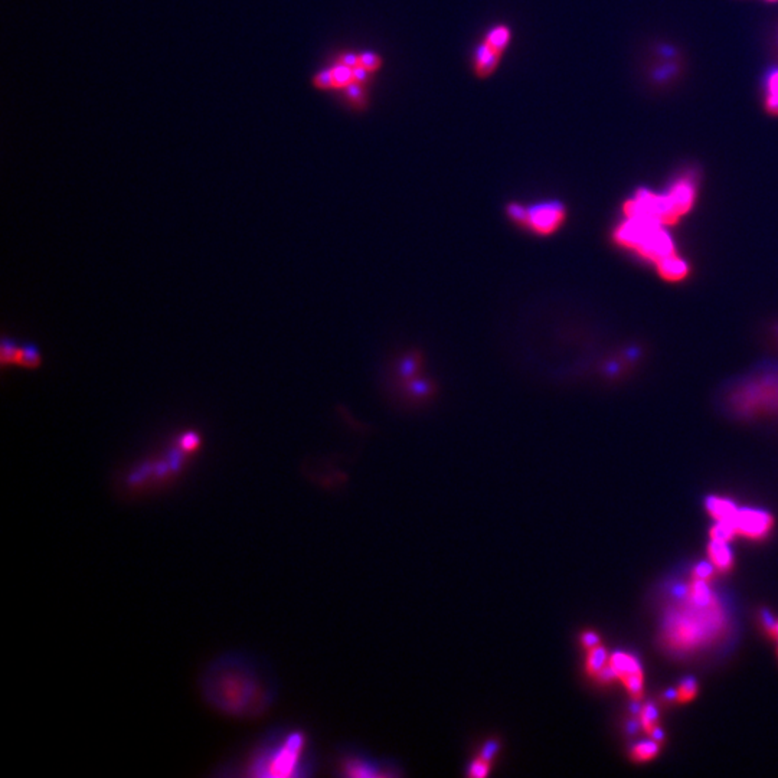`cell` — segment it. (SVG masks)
<instances>
[{
	"instance_id": "cell-20",
	"label": "cell",
	"mask_w": 778,
	"mask_h": 778,
	"mask_svg": "<svg viewBox=\"0 0 778 778\" xmlns=\"http://www.w3.org/2000/svg\"><path fill=\"white\" fill-rule=\"evenodd\" d=\"M607 660H608V654H607V650L604 647L597 646V647L590 648V654H588V659H587L588 673L595 676L607 665Z\"/></svg>"
},
{
	"instance_id": "cell-3",
	"label": "cell",
	"mask_w": 778,
	"mask_h": 778,
	"mask_svg": "<svg viewBox=\"0 0 778 778\" xmlns=\"http://www.w3.org/2000/svg\"><path fill=\"white\" fill-rule=\"evenodd\" d=\"M612 241L620 248L651 264L659 275L668 274L683 260L669 227L653 219L624 217L612 229Z\"/></svg>"
},
{
	"instance_id": "cell-9",
	"label": "cell",
	"mask_w": 778,
	"mask_h": 778,
	"mask_svg": "<svg viewBox=\"0 0 778 778\" xmlns=\"http://www.w3.org/2000/svg\"><path fill=\"white\" fill-rule=\"evenodd\" d=\"M608 663L612 668V670L616 672L617 679H620L622 682H624L626 679H629L634 675L644 673L640 662L637 660V658H634L633 654L626 653V651L612 653L610 656V659H608Z\"/></svg>"
},
{
	"instance_id": "cell-4",
	"label": "cell",
	"mask_w": 778,
	"mask_h": 778,
	"mask_svg": "<svg viewBox=\"0 0 778 778\" xmlns=\"http://www.w3.org/2000/svg\"><path fill=\"white\" fill-rule=\"evenodd\" d=\"M686 608L677 610L666 619L662 633V644L670 653L685 654L690 650L712 643L726 626V616L716 600L708 607L685 602Z\"/></svg>"
},
{
	"instance_id": "cell-16",
	"label": "cell",
	"mask_w": 778,
	"mask_h": 778,
	"mask_svg": "<svg viewBox=\"0 0 778 778\" xmlns=\"http://www.w3.org/2000/svg\"><path fill=\"white\" fill-rule=\"evenodd\" d=\"M329 72L332 76V88L345 90L349 84L353 83V68L336 62L335 67L329 68Z\"/></svg>"
},
{
	"instance_id": "cell-5",
	"label": "cell",
	"mask_w": 778,
	"mask_h": 778,
	"mask_svg": "<svg viewBox=\"0 0 778 778\" xmlns=\"http://www.w3.org/2000/svg\"><path fill=\"white\" fill-rule=\"evenodd\" d=\"M696 193H698V176L693 172H686L662 193L647 188L637 189L623 203V215L647 218L672 227L692 211Z\"/></svg>"
},
{
	"instance_id": "cell-7",
	"label": "cell",
	"mask_w": 778,
	"mask_h": 778,
	"mask_svg": "<svg viewBox=\"0 0 778 778\" xmlns=\"http://www.w3.org/2000/svg\"><path fill=\"white\" fill-rule=\"evenodd\" d=\"M508 215L513 222L529 229L532 234L549 236L564 225L566 208L559 200L541 202L527 208L519 203H509Z\"/></svg>"
},
{
	"instance_id": "cell-26",
	"label": "cell",
	"mask_w": 778,
	"mask_h": 778,
	"mask_svg": "<svg viewBox=\"0 0 778 778\" xmlns=\"http://www.w3.org/2000/svg\"><path fill=\"white\" fill-rule=\"evenodd\" d=\"M767 98H778V69H774L767 76Z\"/></svg>"
},
{
	"instance_id": "cell-27",
	"label": "cell",
	"mask_w": 778,
	"mask_h": 778,
	"mask_svg": "<svg viewBox=\"0 0 778 778\" xmlns=\"http://www.w3.org/2000/svg\"><path fill=\"white\" fill-rule=\"evenodd\" d=\"M760 619H761V626L762 629L767 631V634L770 636L774 624H775V620L772 617V614L768 611V610H761L760 612Z\"/></svg>"
},
{
	"instance_id": "cell-11",
	"label": "cell",
	"mask_w": 778,
	"mask_h": 778,
	"mask_svg": "<svg viewBox=\"0 0 778 778\" xmlns=\"http://www.w3.org/2000/svg\"><path fill=\"white\" fill-rule=\"evenodd\" d=\"M705 509L715 519V522L733 523V519L736 513H738L740 508L729 499L721 496H708L705 499Z\"/></svg>"
},
{
	"instance_id": "cell-18",
	"label": "cell",
	"mask_w": 778,
	"mask_h": 778,
	"mask_svg": "<svg viewBox=\"0 0 778 778\" xmlns=\"http://www.w3.org/2000/svg\"><path fill=\"white\" fill-rule=\"evenodd\" d=\"M639 719H640V723H641V729L647 735H650V732L658 726V721H659L658 707L654 705L653 702H647L646 705L641 707L640 714H639Z\"/></svg>"
},
{
	"instance_id": "cell-1",
	"label": "cell",
	"mask_w": 778,
	"mask_h": 778,
	"mask_svg": "<svg viewBox=\"0 0 778 778\" xmlns=\"http://www.w3.org/2000/svg\"><path fill=\"white\" fill-rule=\"evenodd\" d=\"M203 687L208 699L229 714H256L267 704L265 683L254 666L234 658L214 665Z\"/></svg>"
},
{
	"instance_id": "cell-34",
	"label": "cell",
	"mask_w": 778,
	"mask_h": 778,
	"mask_svg": "<svg viewBox=\"0 0 778 778\" xmlns=\"http://www.w3.org/2000/svg\"><path fill=\"white\" fill-rule=\"evenodd\" d=\"M774 339L778 342V326L774 327Z\"/></svg>"
},
{
	"instance_id": "cell-36",
	"label": "cell",
	"mask_w": 778,
	"mask_h": 778,
	"mask_svg": "<svg viewBox=\"0 0 778 778\" xmlns=\"http://www.w3.org/2000/svg\"><path fill=\"white\" fill-rule=\"evenodd\" d=\"M777 641H778V640H777Z\"/></svg>"
},
{
	"instance_id": "cell-10",
	"label": "cell",
	"mask_w": 778,
	"mask_h": 778,
	"mask_svg": "<svg viewBox=\"0 0 778 778\" xmlns=\"http://www.w3.org/2000/svg\"><path fill=\"white\" fill-rule=\"evenodd\" d=\"M502 55L496 54L484 40L480 47H477L474 54V72L479 78H487L493 74L499 65Z\"/></svg>"
},
{
	"instance_id": "cell-13",
	"label": "cell",
	"mask_w": 778,
	"mask_h": 778,
	"mask_svg": "<svg viewBox=\"0 0 778 778\" xmlns=\"http://www.w3.org/2000/svg\"><path fill=\"white\" fill-rule=\"evenodd\" d=\"M708 556L718 571L726 572V571H731L733 566V554L728 547V542L725 541L711 539L708 545Z\"/></svg>"
},
{
	"instance_id": "cell-6",
	"label": "cell",
	"mask_w": 778,
	"mask_h": 778,
	"mask_svg": "<svg viewBox=\"0 0 778 778\" xmlns=\"http://www.w3.org/2000/svg\"><path fill=\"white\" fill-rule=\"evenodd\" d=\"M304 738L300 732H293L284 740L264 747L251 764V774L257 777H290L296 775L300 767Z\"/></svg>"
},
{
	"instance_id": "cell-30",
	"label": "cell",
	"mask_w": 778,
	"mask_h": 778,
	"mask_svg": "<svg viewBox=\"0 0 778 778\" xmlns=\"http://www.w3.org/2000/svg\"><path fill=\"white\" fill-rule=\"evenodd\" d=\"M581 641L583 644L587 647V648H593V647H597L598 643H600V637L598 634H595L594 631H585L581 637Z\"/></svg>"
},
{
	"instance_id": "cell-19",
	"label": "cell",
	"mask_w": 778,
	"mask_h": 778,
	"mask_svg": "<svg viewBox=\"0 0 778 778\" xmlns=\"http://www.w3.org/2000/svg\"><path fill=\"white\" fill-rule=\"evenodd\" d=\"M19 345L21 342L15 338H9V336L2 338V343H0V363H2L4 367L13 365V359L16 356Z\"/></svg>"
},
{
	"instance_id": "cell-12",
	"label": "cell",
	"mask_w": 778,
	"mask_h": 778,
	"mask_svg": "<svg viewBox=\"0 0 778 778\" xmlns=\"http://www.w3.org/2000/svg\"><path fill=\"white\" fill-rule=\"evenodd\" d=\"M42 365V353L36 343L21 342L12 366L23 367V370H38Z\"/></svg>"
},
{
	"instance_id": "cell-23",
	"label": "cell",
	"mask_w": 778,
	"mask_h": 778,
	"mask_svg": "<svg viewBox=\"0 0 778 778\" xmlns=\"http://www.w3.org/2000/svg\"><path fill=\"white\" fill-rule=\"evenodd\" d=\"M716 571H718L716 566L711 561H701V562L696 564L694 568H693V578L711 583L715 578V572Z\"/></svg>"
},
{
	"instance_id": "cell-2",
	"label": "cell",
	"mask_w": 778,
	"mask_h": 778,
	"mask_svg": "<svg viewBox=\"0 0 778 778\" xmlns=\"http://www.w3.org/2000/svg\"><path fill=\"white\" fill-rule=\"evenodd\" d=\"M722 405L740 421H778V363H764L731 382Z\"/></svg>"
},
{
	"instance_id": "cell-22",
	"label": "cell",
	"mask_w": 778,
	"mask_h": 778,
	"mask_svg": "<svg viewBox=\"0 0 778 778\" xmlns=\"http://www.w3.org/2000/svg\"><path fill=\"white\" fill-rule=\"evenodd\" d=\"M346 771L350 777H357V778L379 777V772L372 765L360 762V761H349L346 764Z\"/></svg>"
},
{
	"instance_id": "cell-14",
	"label": "cell",
	"mask_w": 778,
	"mask_h": 778,
	"mask_svg": "<svg viewBox=\"0 0 778 778\" xmlns=\"http://www.w3.org/2000/svg\"><path fill=\"white\" fill-rule=\"evenodd\" d=\"M510 40V30L508 26H503V25H499L496 28L491 29L487 35H486V39L484 42L493 50L496 54L499 55H503V52L506 51L508 48V44Z\"/></svg>"
},
{
	"instance_id": "cell-21",
	"label": "cell",
	"mask_w": 778,
	"mask_h": 778,
	"mask_svg": "<svg viewBox=\"0 0 778 778\" xmlns=\"http://www.w3.org/2000/svg\"><path fill=\"white\" fill-rule=\"evenodd\" d=\"M735 535H736V530L733 523L731 522H716L709 530V537L714 541L729 542Z\"/></svg>"
},
{
	"instance_id": "cell-17",
	"label": "cell",
	"mask_w": 778,
	"mask_h": 778,
	"mask_svg": "<svg viewBox=\"0 0 778 778\" xmlns=\"http://www.w3.org/2000/svg\"><path fill=\"white\" fill-rule=\"evenodd\" d=\"M698 690H699V685L694 677L687 676L682 679L676 687L677 704H687L693 701L696 698V694H698Z\"/></svg>"
},
{
	"instance_id": "cell-8",
	"label": "cell",
	"mask_w": 778,
	"mask_h": 778,
	"mask_svg": "<svg viewBox=\"0 0 778 778\" xmlns=\"http://www.w3.org/2000/svg\"><path fill=\"white\" fill-rule=\"evenodd\" d=\"M736 535L748 539H762L770 535L774 526V517L760 509L740 508L733 519Z\"/></svg>"
},
{
	"instance_id": "cell-15",
	"label": "cell",
	"mask_w": 778,
	"mask_h": 778,
	"mask_svg": "<svg viewBox=\"0 0 778 778\" xmlns=\"http://www.w3.org/2000/svg\"><path fill=\"white\" fill-rule=\"evenodd\" d=\"M659 750H660V744L656 743L654 740L641 741V743L636 744L631 748L630 755H631V760L634 762H647V761L658 757Z\"/></svg>"
},
{
	"instance_id": "cell-33",
	"label": "cell",
	"mask_w": 778,
	"mask_h": 778,
	"mask_svg": "<svg viewBox=\"0 0 778 778\" xmlns=\"http://www.w3.org/2000/svg\"><path fill=\"white\" fill-rule=\"evenodd\" d=\"M770 637H772L774 640H778V620L775 622V624H774V627H772V630H771V633H770Z\"/></svg>"
},
{
	"instance_id": "cell-28",
	"label": "cell",
	"mask_w": 778,
	"mask_h": 778,
	"mask_svg": "<svg viewBox=\"0 0 778 778\" xmlns=\"http://www.w3.org/2000/svg\"><path fill=\"white\" fill-rule=\"evenodd\" d=\"M338 64L346 65L349 68H356V67H359V54L346 52V54H343L338 58Z\"/></svg>"
},
{
	"instance_id": "cell-32",
	"label": "cell",
	"mask_w": 778,
	"mask_h": 778,
	"mask_svg": "<svg viewBox=\"0 0 778 778\" xmlns=\"http://www.w3.org/2000/svg\"><path fill=\"white\" fill-rule=\"evenodd\" d=\"M650 738H651V740H654V741H656V743H659V744L662 745V744L665 743V740H666V736H665V732H663V729H662V728H660V726L658 725L656 728H654V729H653V731L650 732Z\"/></svg>"
},
{
	"instance_id": "cell-25",
	"label": "cell",
	"mask_w": 778,
	"mask_h": 778,
	"mask_svg": "<svg viewBox=\"0 0 778 778\" xmlns=\"http://www.w3.org/2000/svg\"><path fill=\"white\" fill-rule=\"evenodd\" d=\"M359 67L365 68L370 72H375L382 67V58L375 52L359 54Z\"/></svg>"
},
{
	"instance_id": "cell-24",
	"label": "cell",
	"mask_w": 778,
	"mask_h": 778,
	"mask_svg": "<svg viewBox=\"0 0 778 778\" xmlns=\"http://www.w3.org/2000/svg\"><path fill=\"white\" fill-rule=\"evenodd\" d=\"M365 87L363 84H359V83H352L349 84L346 88H345V94H346V98L356 107V108H362L363 104H365Z\"/></svg>"
},
{
	"instance_id": "cell-29",
	"label": "cell",
	"mask_w": 778,
	"mask_h": 778,
	"mask_svg": "<svg viewBox=\"0 0 778 778\" xmlns=\"http://www.w3.org/2000/svg\"><path fill=\"white\" fill-rule=\"evenodd\" d=\"M499 750V744L498 741H488L487 744H484L483 750H481V760L484 761H488L491 757H493Z\"/></svg>"
},
{
	"instance_id": "cell-35",
	"label": "cell",
	"mask_w": 778,
	"mask_h": 778,
	"mask_svg": "<svg viewBox=\"0 0 778 778\" xmlns=\"http://www.w3.org/2000/svg\"><path fill=\"white\" fill-rule=\"evenodd\" d=\"M768 2H777V0H768Z\"/></svg>"
},
{
	"instance_id": "cell-31",
	"label": "cell",
	"mask_w": 778,
	"mask_h": 778,
	"mask_svg": "<svg viewBox=\"0 0 778 778\" xmlns=\"http://www.w3.org/2000/svg\"><path fill=\"white\" fill-rule=\"evenodd\" d=\"M487 765L484 764V760L483 761H477L471 765L470 768V775L473 777H484L487 774Z\"/></svg>"
}]
</instances>
